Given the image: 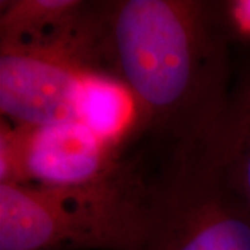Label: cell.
Here are the masks:
<instances>
[{
	"instance_id": "4",
	"label": "cell",
	"mask_w": 250,
	"mask_h": 250,
	"mask_svg": "<svg viewBox=\"0 0 250 250\" xmlns=\"http://www.w3.org/2000/svg\"><path fill=\"white\" fill-rule=\"evenodd\" d=\"M125 161L120 149L80 121L34 129L1 123L0 182L85 187L113 175Z\"/></svg>"
},
{
	"instance_id": "1",
	"label": "cell",
	"mask_w": 250,
	"mask_h": 250,
	"mask_svg": "<svg viewBox=\"0 0 250 250\" xmlns=\"http://www.w3.org/2000/svg\"><path fill=\"white\" fill-rule=\"evenodd\" d=\"M106 75L134 93L156 154L208 142L232 90L229 25L214 3L99 1Z\"/></svg>"
},
{
	"instance_id": "3",
	"label": "cell",
	"mask_w": 250,
	"mask_h": 250,
	"mask_svg": "<svg viewBox=\"0 0 250 250\" xmlns=\"http://www.w3.org/2000/svg\"><path fill=\"white\" fill-rule=\"evenodd\" d=\"M157 159L143 250H250V207L224 177L210 143L174 147Z\"/></svg>"
},
{
	"instance_id": "7",
	"label": "cell",
	"mask_w": 250,
	"mask_h": 250,
	"mask_svg": "<svg viewBox=\"0 0 250 250\" xmlns=\"http://www.w3.org/2000/svg\"><path fill=\"white\" fill-rule=\"evenodd\" d=\"M210 149L231 187L250 207V62L235 78Z\"/></svg>"
},
{
	"instance_id": "6",
	"label": "cell",
	"mask_w": 250,
	"mask_h": 250,
	"mask_svg": "<svg viewBox=\"0 0 250 250\" xmlns=\"http://www.w3.org/2000/svg\"><path fill=\"white\" fill-rule=\"evenodd\" d=\"M78 121L121 150L132 135L143 131L142 108L121 81L106 74H86L78 99Z\"/></svg>"
},
{
	"instance_id": "2",
	"label": "cell",
	"mask_w": 250,
	"mask_h": 250,
	"mask_svg": "<svg viewBox=\"0 0 250 250\" xmlns=\"http://www.w3.org/2000/svg\"><path fill=\"white\" fill-rule=\"evenodd\" d=\"M149 175L139 157L85 187L0 182V250H143Z\"/></svg>"
},
{
	"instance_id": "8",
	"label": "cell",
	"mask_w": 250,
	"mask_h": 250,
	"mask_svg": "<svg viewBox=\"0 0 250 250\" xmlns=\"http://www.w3.org/2000/svg\"><path fill=\"white\" fill-rule=\"evenodd\" d=\"M227 10H229V14L227 13L228 25H233L239 32L250 36V0L232 3Z\"/></svg>"
},
{
	"instance_id": "5",
	"label": "cell",
	"mask_w": 250,
	"mask_h": 250,
	"mask_svg": "<svg viewBox=\"0 0 250 250\" xmlns=\"http://www.w3.org/2000/svg\"><path fill=\"white\" fill-rule=\"evenodd\" d=\"M86 74L92 72L56 54L0 49L3 120L27 129L78 121V99Z\"/></svg>"
}]
</instances>
